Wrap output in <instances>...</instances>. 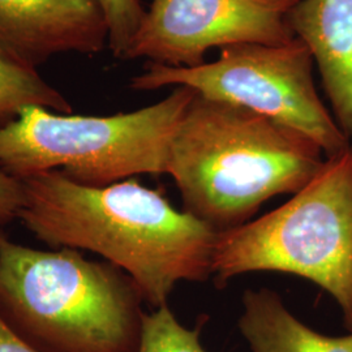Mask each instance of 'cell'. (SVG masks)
Here are the masks:
<instances>
[{
	"label": "cell",
	"mask_w": 352,
	"mask_h": 352,
	"mask_svg": "<svg viewBox=\"0 0 352 352\" xmlns=\"http://www.w3.org/2000/svg\"><path fill=\"white\" fill-rule=\"evenodd\" d=\"M23 225L55 250L100 254L133 279L144 302L168 305L180 282H206L218 232L135 177L106 187L52 170L26 177Z\"/></svg>",
	"instance_id": "1"
},
{
	"label": "cell",
	"mask_w": 352,
	"mask_h": 352,
	"mask_svg": "<svg viewBox=\"0 0 352 352\" xmlns=\"http://www.w3.org/2000/svg\"><path fill=\"white\" fill-rule=\"evenodd\" d=\"M302 132L195 93L173 138L167 174L186 213L223 232L243 226L278 195H295L325 164Z\"/></svg>",
	"instance_id": "2"
},
{
	"label": "cell",
	"mask_w": 352,
	"mask_h": 352,
	"mask_svg": "<svg viewBox=\"0 0 352 352\" xmlns=\"http://www.w3.org/2000/svg\"><path fill=\"white\" fill-rule=\"evenodd\" d=\"M133 279L81 251H42L0 232V317L39 352H139Z\"/></svg>",
	"instance_id": "3"
},
{
	"label": "cell",
	"mask_w": 352,
	"mask_h": 352,
	"mask_svg": "<svg viewBox=\"0 0 352 352\" xmlns=\"http://www.w3.org/2000/svg\"><path fill=\"white\" fill-rule=\"evenodd\" d=\"M276 272L314 282L340 305L352 331V144L327 157L289 201L243 226L218 232L212 277L222 289L247 273Z\"/></svg>",
	"instance_id": "4"
},
{
	"label": "cell",
	"mask_w": 352,
	"mask_h": 352,
	"mask_svg": "<svg viewBox=\"0 0 352 352\" xmlns=\"http://www.w3.org/2000/svg\"><path fill=\"white\" fill-rule=\"evenodd\" d=\"M193 96L177 87L162 101L110 116L25 107L0 128V170L19 180L58 170L88 187L167 174L173 138Z\"/></svg>",
	"instance_id": "5"
},
{
	"label": "cell",
	"mask_w": 352,
	"mask_h": 352,
	"mask_svg": "<svg viewBox=\"0 0 352 352\" xmlns=\"http://www.w3.org/2000/svg\"><path fill=\"white\" fill-rule=\"evenodd\" d=\"M312 69V54L296 37L285 45L228 46L215 62L197 67L151 63L132 78L131 87H186L202 97L238 104L302 132L325 157H333L351 142L321 101Z\"/></svg>",
	"instance_id": "6"
},
{
	"label": "cell",
	"mask_w": 352,
	"mask_h": 352,
	"mask_svg": "<svg viewBox=\"0 0 352 352\" xmlns=\"http://www.w3.org/2000/svg\"><path fill=\"white\" fill-rule=\"evenodd\" d=\"M299 0H153L126 59L197 67L206 51L241 43L285 45L295 39L289 23Z\"/></svg>",
	"instance_id": "7"
},
{
	"label": "cell",
	"mask_w": 352,
	"mask_h": 352,
	"mask_svg": "<svg viewBox=\"0 0 352 352\" xmlns=\"http://www.w3.org/2000/svg\"><path fill=\"white\" fill-rule=\"evenodd\" d=\"M109 45L100 0H0V51L37 68L65 54H97Z\"/></svg>",
	"instance_id": "8"
},
{
	"label": "cell",
	"mask_w": 352,
	"mask_h": 352,
	"mask_svg": "<svg viewBox=\"0 0 352 352\" xmlns=\"http://www.w3.org/2000/svg\"><path fill=\"white\" fill-rule=\"evenodd\" d=\"M289 23L311 51L333 116L352 144V0H299Z\"/></svg>",
	"instance_id": "9"
},
{
	"label": "cell",
	"mask_w": 352,
	"mask_h": 352,
	"mask_svg": "<svg viewBox=\"0 0 352 352\" xmlns=\"http://www.w3.org/2000/svg\"><path fill=\"white\" fill-rule=\"evenodd\" d=\"M240 333L252 352H352V331L333 337L305 325L273 289H247Z\"/></svg>",
	"instance_id": "10"
},
{
	"label": "cell",
	"mask_w": 352,
	"mask_h": 352,
	"mask_svg": "<svg viewBox=\"0 0 352 352\" xmlns=\"http://www.w3.org/2000/svg\"><path fill=\"white\" fill-rule=\"evenodd\" d=\"M30 106L72 113L71 103L41 77L37 68L20 63L0 51V128L11 124Z\"/></svg>",
	"instance_id": "11"
},
{
	"label": "cell",
	"mask_w": 352,
	"mask_h": 352,
	"mask_svg": "<svg viewBox=\"0 0 352 352\" xmlns=\"http://www.w3.org/2000/svg\"><path fill=\"white\" fill-rule=\"evenodd\" d=\"M202 324L184 327L168 305L145 314L139 352H208L201 343Z\"/></svg>",
	"instance_id": "12"
},
{
	"label": "cell",
	"mask_w": 352,
	"mask_h": 352,
	"mask_svg": "<svg viewBox=\"0 0 352 352\" xmlns=\"http://www.w3.org/2000/svg\"><path fill=\"white\" fill-rule=\"evenodd\" d=\"M100 3L109 26V47L116 58L126 59L146 11L140 0H100Z\"/></svg>",
	"instance_id": "13"
},
{
	"label": "cell",
	"mask_w": 352,
	"mask_h": 352,
	"mask_svg": "<svg viewBox=\"0 0 352 352\" xmlns=\"http://www.w3.org/2000/svg\"><path fill=\"white\" fill-rule=\"evenodd\" d=\"M23 201V182L0 170V226L19 218Z\"/></svg>",
	"instance_id": "14"
},
{
	"label": "cell",
	"mask_w": 352,
	"mask_h": 352,
	"mask_svg": "<svg viewBox=\"0 0 352 352\" xmlns=\"http://www.w3.org/2000/svg\"><path fill=\"white\" fill-rule=\"evenodd\" d=\"M0 352H39L19 337L0 317Z\"/></svg>",
	"instance_id": "15"
}]
</instances>
